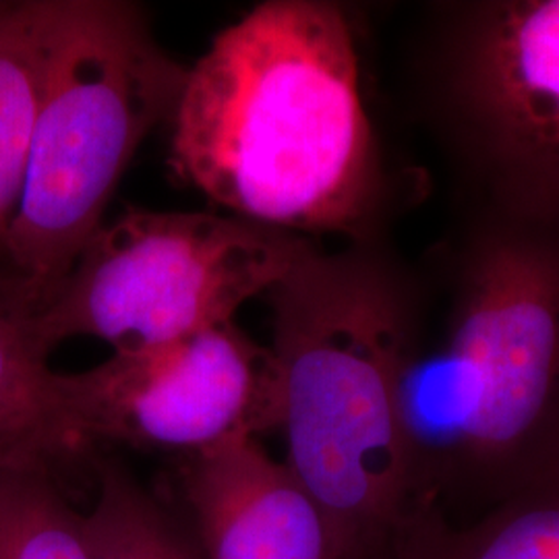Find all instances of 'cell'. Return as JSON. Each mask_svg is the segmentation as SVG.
I'll list each match as a JSON object with an SVG mask.
<instances>
[{
    "label": "cell",
    "instance_id": "cell-12",
    "mask_svg": "<svg viewBox=\"0 0 559 559\" xmlns=\"http://www.w3.org/2000/svg\"><path fill=\"white\" fill-rule=\"evenodd\" d=\"M0 559H90L85 514L55 477L0 468Z\"/></svg>",
    "mask_w": 559,
    "mask_h": 559
},
{
    "label": "cell",
    "instance_id": "cell-2",
    "mask_svg": "<svg viewBox=\"0 0 559 559\" xmlns=\"http://www.w3.org/2000/svg\"><path fill=\"white\" fill-rule=\"evenodd\" d=\"M445 258L440 330L419 320L400 380L415 501L433 480L496 506L559 479V222L475 214Z\"/></svg>",
    "mask_w": 559,
    "mask_h": 559
},
{
    "label": "cell",
    "instance_id": "cell-13",
    "mask_svg": "<svg viewBox=\"0 0 559 559\" xmlns=\"http://www.w3.org/2000/svg\"><path fill=\"white\" fill-rule=\"evenodd\" d=\"M85 528L90 559H198L152 498L110 464L100 466V489Z\"/></svg>",
    "mask_w": 559,
    "mask_h": 559
},
{
    "label": "cell",
    "instance_id": "cell-9",
    "mask_svg": "<svg viewBox=\"0 0 559 559\" xmlns=\"http://www.w3.org/2000/svg\"><path fill=\"white\" fill-rule=\"evenodd\" d=\"M29 316L0 280V468L41 473L87 450L62 394V373L29 334Z\"/></svg>",
    "mask_w": 559,
    "mask_h": 559
},
{
    "label": "cell",
    "instance_id": "cell-10",
    "mask_svg": "<svg viewBox=\"0 0 559 559\" xmlns=\"http://www.w3.org/2000/svg\"><path fill=\"white\" fill-rule=\"evenodd\" d=\"M392 549L396 559H559V479L501 500L468 526L413 508Z\"/></svg>",
    "mask_w": 559,
    "mask_h": 559
},
{
    "label": "cell",
    "instance_id": "cell-5",
    "mask_svg": "<svg viewBox=\"0 0 559 559\" xmlns=\"http://www.w3.org/2000/svg\"><path fill=\"white\" fill-rule=\"evenodd\" d=\"M413 85L475 214L559 222V0L427 4Z\"/></svg>",
    "mask_w": 559,
    "mask_h": 559
},
{
    "label": "cell",
    "instance_id": "cell-4",
    "mask_svg": "<svg viewBox=\"0 0 559 559\" xmlns=\"http://www.w3.org/2000/svg\"><path fill=\"white\" fill-rule=\"evenodd\" d=\"M140 7L46 0V67L4 284L32 318L55 297L138 147L173 119L187 80Z\"/></svg>",
    "mask_w": 559,
    "mask_h": 559
},
{
    "label": "cell",
    "instance_id": "cell-1",
    "mask_svg": "<svg viewBox=\"0 0 559 559\" xmlns=\"http://www.w3.org/2000/svg\"><path fill=\"white\" fill-rule=\"evenodd\" d=\"M170 124L173 166L228 216L371 239L385 170L336 2L267 0L224 27L187 71Z\"/></svg>",
    "mask_w": 559,
    "mask_h": 559
},
{
    "label": "cell",
    "instance_id": "cell-11",
    "mask_svg": "<svg viewBox=\"0 0 559 559\" xmlns=\"http://www.w3.org/2000/svg\"><path fill=\"white\" fill-rule=\"evenodd\" d=\"M46 67V0L0 2V265L20 205Z\"/></svg>",
    "mask_w": 559,
    "mask_h": 559
},
{
    "label": "cell",
    "instance_id": "cell-3",
    "mask_svg": "<svg viewBox=\"0 0 559 559\" xmlns=\"http://www.w3.org/2000/svg\"><path fill=\"white\" fill-rule=\"evenodd\" d=\"M265 299L284 464L371 559L415 506L400 380L425 295L369 240L338 253L313 242Z\"/></svg>",
    "mask_w": 559,
    "mask_h": 559
},
{
    "label": "cell",
    "instance_id": "cell-8",
    "mask_svg": "<svg viewBox=\"0 0 559 559\" xmlns=\"http://www.w3.org/2000/svg\"><path fill=\"white\" fill-rule=\"evenodd\" d=\"M182 480L207 559H362L258 438L189 456Z\"/></svg>",
    "mask_w": 559,
    "mask_h": 559
},
{
    "label": "cell",
    "instance_id": "cell-6",
    "mask_svg": "<svg viewBox=\"0 0 559 559\" xmlns=\"http://www.w3.org/2000/svg\"><path fill=\"white\" fill-rule=\"evenodd\" d=\"M313 242L212 212L129 210L104 222L27 325L48 357L71 338L135 350L235 321Z\"/></svg>",
    "mask_w": 559,
    "mask_h": 559
},
{
    "label": "cell",
    "instance_id": "cell-7",
    "mask_svg": "<svg viewBox=\"0 0 559 559\" xmlns=\"http://www.w3.org/2000/svg\"><path fill=\"white\" fill-rule=\"evenodd\" d=\"M62 394L81 438L180 452L187 459L278 425L270 346L235 321L135 350L80 373Z\"/></svg>",
    "mask_w": 559,
    "mask_h": 559
}]
</instances>
